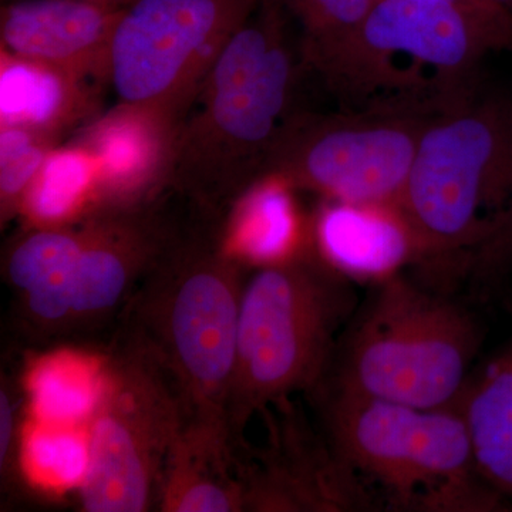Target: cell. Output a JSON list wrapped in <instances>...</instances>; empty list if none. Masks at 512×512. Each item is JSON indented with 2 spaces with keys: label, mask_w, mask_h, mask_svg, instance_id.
Listing matches in <instances>:
<instances>
[{
  "label": "cell",
  "mask_w": 512,
  "mask_h": 512,
  "mask_svg": "<svg viewBox=\"0 0 512 512\" xmlns=\"http://www.w3.org/2000/svg\"><path fill=\"white\" fill-rule=\"evenodd\" d=\"M292 22L284 0H259L181 121L167 188L190 202L198 217L224 221L266 173L305 67L291 39Z\"/></svg>",
  "instance_id": "obj_1"
},
{
  "label": "cell",
  "mask_w": 512,
  "mask_h": 512,
  "mask_svg": "<svg viewBox=\"0 0 512 512\" xmlns=\"http://www.w3.org/2000/svg\"><path fill=\"white\" fill-rule=\"evenodd\" d=\"M194 220L137 286L121 325L146 340L173 377L184 433L235 466L228 412L248 266L225 247L222 222Z\"/></svg>",
  "instance_id": "obj_2"
},
{
  "label": "cell",
  "mask_w": 512,
  "mask_h": 512,
  "mask_svg": "<svg viewBox=\"0 0 512 512\" xmlns=\"http://www.w3.org/2000/svg\"><path fill=\"white\" fill-rule=\"evenodd\" d=\"M512 197V96L481 79L440 101L421 131L399 207L419 259L451 266L493 239Z\"/></svg>",
  "instance_id": "obj_3"
},
{
  "label": "cell",
  "mask_w": 512,
  "mask_h": 512,
  "mask_svg": "<svg viewBox=\"0 0 512 512\" xmlns=\"http://www.w3.org/2000/svg\"><path fill=\"white\" fill-rule=\"evenodd\" d=\"M357 309L352 281L309 242L298 254L259 266L239 306L237 362L229 399L235 457L256 414L292 394H311L328 375L340 329Z\"/></svg>",
  "instance_id": "obj_4"
},
{
  "label": "cell",
  "mask_w": 512,
  "mask_h": 512,
  "mask_svg": "<svg viewBox=\"0 0 512 512\" xmlns=\"http://www.w3.org/2000/svg\"><path fill=\"white\" fill-rule=\"evenodd\" d=\"M483 340L463 305L397 274L375 284L352 316L319 386L423 409L454 406Z\"/></svg>",
  "instance_id": "obj_5"
},
{
  "label": "cell",
  "mask_w": 512,
  "mask_h": 512,
  "mask_svg": "<svg viewBox=\"0 0 512 512\" xmlns=\"http://www.w3.org/2000/svg\"><path fill=\"white\" fill-rule=\"evenodd\" d=\"M309 396L330 444L383 488L392 510H508L478 474L457 404L423 409L326 386Z\"/></svg>",
  "instance_id": "obj_6"
},
{
  "label": "cell",
  "mask_w": 512,
  "mask_h": 512,
  "mask_svg": "<svg viewBox=\"0 0 512 512\" xmlns=\"http://www.w3.org/2000/svg\"><path fill=\"white\" fill-rule=\"evenodd\" d=\"M512 37L446 0H376L320 76L348 107L409 101L436 107L480 79Z\"/></svg>",
  "instance_id": "obj_7"
},
{
  "label": "cell",
  "mask_w": 512,
  "mask_h": 512,
  "mask_svg": "<svg viewBox=\"0 0 512 512\" xmlns=\"http://www.w3.org/2000/svg\"><path fill=\"white\" fill-rule=\"evenodd\" d=\"M184 429L183 402L173 377L146 340L121 325L104 357L99 403L87 423L83 510H156L165 463Z\"/></svg>",
  "instance_id": "obj_8"
},
{
  "label": "cell",
  "mask_w": 512,
  "mask_h": 512,
  "mask_svg": "<svg viewBox=\"0 0 512 512\" xmlns=\"http://www.w3.org/2000/svg\"><path fill=\"white\" fill-rule=\"evenodd\" d=\"M434 107L387 101L338 113H292L265 174L323 200L397 204Z\"/></svg>",
  "instance_id": "obj_9"
},
{
  "label": "cell",
  "mask_w": 512,
  "mask_h": 512,
  "mask_svg": "<svg viewBox=\"0 0 512 512\" xmlns=\"http://www.w3.org/2000/svg\"><path fill=\"white\" fill-rule=\"evenodd\" d=\"M259 0H130L114 30L109 84L121 103L184 119L229 37Z\"/></svg>",
  "instance_id": "obj_10"
},
{
  "label": "cell",
  "mask_w": 512,
  "mask_h": 512,
  "mask_svg": "<svg viewBox=\"0 0 512 512\" xmlns=\"http://www.w3.org/2000/svg\"><path fill=\"white\" fill-rule=\"evenodd\" d=\"M268 437L247 466L237 464L245 511H375L366 480L293 406L291 397L264 413Z\"/></svg>",
  "instance_id": "obj_11"
},
{
  "label": "cell",
  "mask_w": 512,
  "mask_h": 512,
  "mask_svg": "<svg viewBox=\"0 0 512 512\" xmlns=\"http://www.w3.org/2000/svg\"><path fill=\"white\" fill-rule=\"evenodd\" d=\"M178 229L154 200L89 215V238L67 275L73 335L94 332L123 311Z\"/></svg>",
  "instance_id": "obj_12"
},
{
  "label": "cell",
  "mask_w": 512,
  "mask_h": 512,
  "mask_svg": "<svg viewBox=\"0 0 512 512\" xmlns=\"http://www.w3.org/2000/svg\"><path fill=\"white\" fill-rule=\"evenodd\" d=\"M181 121L167 110L119 101L77 131L73 141L99 163V210L156 200L167 188Z\"/></svg>",
  "instance_id": "obj_13"
},
{
  "label": "cell",
  "mask_w": 512,
  "mask_h": 512,
  "mask_svg": "<svg viewBox=\"0 0 512 512\" xmlns=\"http://www.w3.org/2000/svg\"><path fill=\"white\" fill-rule=\"evenodd\" d=\"M124 6L96 0H8L0 9V46L99 86L110 83L111 40Z\"/></svg>",
  "instance_id": "obj_14"
},
{
  "label": "cell",
  "mask_w": 512,
  "mask_h": 512,
  "mask_svg": "<svg viewBox=\"0 0 512 512\" xmlns=\"http://www.w3.org/2000/svg\"><path fill=\"white\" fill-rule=\"evenodd\" d=\"M311 242L352 282L379 284L419 259L412 227L397 204L325 200L312 217Z\"/></svg>",
  "instance_id": "obj_15"
},
{
  "label": "cell",
  "mask_w": 512,
  "mask_h": 512,
  "mask_svg": "<svg viewBox=\"0 0 512 512\" xmlns=\"http://www.w3.org/2000/svg\"><path fill=\"white\" fill-rule=\"evenodd\" d=\"M99 84L0 49V126L62 138L99 116Z\"/></svg>",
  "instance_id": "obj_16"
},
{
  "label": "cell",
  "mask_w": 512,
  "mask_h": 512,
  "mask_svg": "<svg viewBox=\"0 0 512 512\" xmlns=\"http://www.w3.org/2000/svg\"><path fill=\"white\" fill-rule=\"evenodd\" d=\"M295 187L265 174L235 201L221 224L225 247L248 268L275 264L311 242V220H303Z\"/></svg>",
  "instance_id": "obj_17"
},
{
  "label": "cell",
  "mask_w": 512,
  "mask_h": 512,
  "mask_svg": "<svg viewBox=\"0 0 512 512\" xmlns=\"http://www.w3.org/2000/svg\"><path fill=\"white\" fill-rule=\"evenodd\" d=\"M456 404L478 474L512 501V340L474 379L470 376Z\"/></svg>",
  "instance_id": "obj_18"
},
{
  "label": "cell",
  "mask_w": 512,
  "mask_h": 512,
  "mask_svg": "<svg viewBox=\"0 0 512 512\" xmlns=\"http://www.w3.org/2000/svg\"><path fill=\"white\" fill-rule=\"evenodd\" d=\"M101 175L96 157L76 141L53 148L30 185L19 218L28 227L74 224L99 210Z\"/></svg>",
  "instance_id": "obj_19"
},
{
  "label": "cell",
  "mask_w": 512,
  "mask_h": 512,
  "mask_svg": "<svg viewBox=\"0 0 512 512\" xmlns=\"http://www.w3.org/2000/svg\"><path fill=\"white\" fill-rule=\"evenodd\" d=\"M104 357L77 350L40 356L26 376L30 419L82 427L92 419L103 384Z\"/></svg>",
  "instance_id": "obj_20"
},
{
  "label": "cell",
  "mask_w": 512,
  "mask_h": 512,
  "mask_svg": "<svg viewBox=\"0 0 512 512\" xmlns=\"http://www.w3.org/2000/svg\"><path fill=\"white\" fill-rule=\"evenodd\" d=\"M229 461L184 433L165 463L157 511H245L244 488Z\"/></svg>",
  "instance_id": "obj_21"
},
{
  "label": "cell",
  "mask_w": 512,
  "mask_h": 512,
  "mask_svg": "<svg viewBox=\"0 0 512 512\" xmlns=\"http://www.w3.org/2000/svg\"><path fill=\"white\" fill-rule=\"evenodd\" d=\"M89 238V217L56 227H28L13 238L2 258V276L16 293L69 275Z\"/></svg>",
  "instance_id": "obj_22"
},
{
  "label": "cell",
  "mask_w": 512,
  "mask_h": 512,
  "mask_svg": "<svg viewBox=\"0 0 512 512\" xmlns=\"http://www.w3.org/2000/svg\"><path fill=\"white\" fill-rule=\"evenodd\" d=\"M20 468L30 483L46 490L82 487L89 468L87 426H50L29 419L22 434Z\"/></svg>",
  "instance_id": "obj_23"
},
{
  "label": "cell",
  "mask_w": 512,
  "mask_h": 512,
  "mask_svg": "<svg viewBox=\"0 0 512 512\" xmlns=\"http://www.w3.org/2000/svg\"><path fill=\"white\" fill-rule=\"evenodd\" d=\"M376 0H285L299 28V50L306 69L319 76L355 36Z\"/></svg>",
  "instance_id": "obj_24"
},
{
  "label": "cell",
  "mask_w": 512,
  "mask_h": 512,
  "mask_svg": "<svg viewBox=\"0 0 512 512\" xmlns=\"http://www.w3.org/2000/svg\"><path fill=\"white\" fill-rule=\"evenodd\" d=\"M59 138L19 126H0V225L19 218L30 185Z\"/></svg>",
  "instance_id": "obj_25"
},
{
  "label": "cell",
  "mask_w": 512,
  "mask_h": 512,
  "mask_svg": "<svg viewBox=\"0 0 512 512\" xmlns=\"http://www.w3.org/2000/svg\"><path fill=\"white\" fill-rule=\"evenodd\" d=\"M15 316L19 329L32 342L73 335L74 309L67 275L18 293Z\"/></svg>",
  "instance_id": "obj_26"
},
{
  "label": "cell",
  "mask_w": 512,
  "mask_h": 512,
  "mask_svg": "<svg viewBox=\"0 0 512 512\" xmlns=\"http://www.w3.org/2000/svg\"><path fill=\"white\" fill-rule=\"evenodd\" d=\"M19 386L2 372L0 382V476L3 485H12L20 467L23 430L19 426Z\"/></svg>",
  "instance_id": "obj_27"
},
{
  "label": "cell",
  "mask_w": 512,
  "mask_h": 512,
  "mask_svg": "<svg viewBox=\"0 0 512 512\" xmlns=\"http://www.w3.org/2000/svg\"><path fill=\"white\" fill-rule=\"evenodd\" d=\"M446 2L460 6L461 9L467 10L487 25L512 37V19L494 0H446Z\"/></svg>",
  "instance_id": "obj_28"
},
{
  "label": "cell",
  "mask_w": 512,
  "mask_h": 512,
  "mask_svg": "<svg viewBox=\"0 0 512 512\" xmlns=\"http://www.w3.org/2000/svg\"><path fill=\"white\" fill-rule=\"evenodd\" d=\"M494 2L512 19V0H494Z\"/></svg>",
  "instance_id": "obj_29"
},
{
  "label": "cell",
  "mask_w": 512,
  "mask_h": 512,
  "mask_svg": "<svg viewBox=\"0 0 512 512\" xmlns=\"http://www.w3.org/2000/svg\"><path fill=\"white\" fill-rule=\"evenodd\" d=\"M3 2H8V0H3ZM96 2H116V3H127L128 0H96Z\"/></svg>",
  "instance_id": "obj_30"
}]
</instances>
